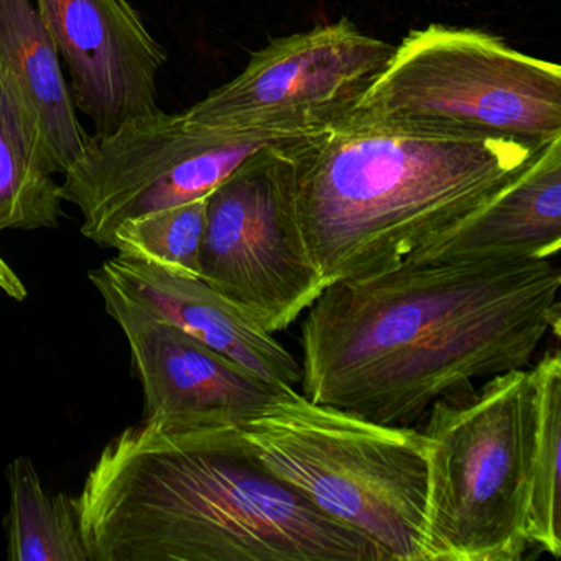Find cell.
<instances>
[{"label":"cell","mask_w":561,"mask_h":561,"mask_svg":"<svg viewBox=\"0 0 561 561\" xmlns=\"http://www.w3.org/2000/svg\"><path fill=\"white\" fill-rule=\"evenodd\" d=\"M554 259L410 264L324 287L301 323V396L407 426L560 337Z\"/></svg>","instance_id":"cell-1"},{"label":"cell","mask_w":561,"mask_h":561,"mask_svg":"<svg viewBox=\"0 0 561 561\" xmlns=\"http://www.w3.org/2000/svg\"><path fill=\"white\" fill-rule=\"evenodd\" d=\"M73 504L90 561H390L268 471L239 426H127Z\"/></svg>","instance_id":"cell-2"},{"label":"cell","mask_w":561,"mask_h":561,"mask_svg":"<svg viewBox=\"0 0 561 561\" xmlns=\"http://www.w3.org/2000/svg\"><path fill=\"white\" fill-rule=\"evenodd\" d=\"M548 142L344 114L285 144L305 248L327 287L396 267L481 211Z\"/></svg>","instance_id":"cell-3"},{"label":"cell","mask_w":561,"mask_h":561,"mask_svg":"<svg viewBox=\"0 0 561 561\" xmlns=\"http://www.w3.org/2000/svg\"><path fill=\"white\" fill-rule=\"evenodd\" d=\"M239 428L268 471L390 561H428L433 443L425 433L317 405L295 389Z\"/></svg>","instance_id":"cell-4"},{"label":"cell","mask_w":561,"mask_h":561,"mask_svg":"<svg viewBox=\"0 0 561 561\" xmlns=\"http://www.w3.org/2000/svg\"><path fill=\"white\" fill-rule=\"evenodd\" d=\"M535 430L537 390L528 367L430 407L423 430L433 443L428 561L524 558Z\"/></svg>","instance_id":"cell-5"},{"label":"cell","mask_w":561,"mask_h":561,"mask_svg":"<svg viewBox=\"0 0 561 561\" xmlns=\"http://www.w3.org/2000/svg\"><path fill=\"white\" fill-rule=\"evenodd\" d=\"M347 116L548 142L561 137V68L478 28L432 24L393 48Z\"/></svg>","instance_id":"cell-6"},{"label":"cell","mask_w":561,"mask_h":561,"mask_svg":"<svg viewBox=\"0 0 561 561\" xmlns=\"http://www.w3.org/2000/svg\"><path fill=\"white\" fill-rule=\"evenodd\" d=\"M285 144L262 147L209 193L199 252V278L271 334L327 287L298 228Z\"/></svg>","instance_id":"cell-7"},{"label":"cell","mask_w":561,"mask_h":561,"mask_svg":"<svg viewBox=\"0 0 561 561\" xmlns=\"http://www.w3.org/2000/svg\"><path fill=\"white\" fill-rule=\"evenodd\" d=\"M396 45L341 19L275 38L244 70L193 104L218 130L294 140L343 117L379 77Z\"/></svg>","instance_id":"cell-8"},{"label":"cell","mask_w":561,"mask_h":561,"mask_svg":"<svg viewBox=\"0 0 561 561\" xmlns=\"http://www.w3.org/2000/svg\"><path fill=\"white\" fill-rule=\"evenodd\" d=\"M106 313L129 344L142 386L144 419L176 426H242L294 389L278 387L107 287Z\"/></svg>","instance_id":"cell-9"},{"label":"cell","mask_w":561,"mask_h":561,"mask_svg":"<svg viewBox=\"0 0 561 561\" xmlns=\"http://www.w3.org/2000/svg\"><path fill=\"white\" fill-rule=\"evenodd\" d=\"M35 8L94 136L160 110L159 75L169 54L130 0H35Z\"/></svg>","instance_id":"cell-10"},{"label":"cell","mask_w":561,"mask_h":561,"mask_svg":"<svg viewBox=\"0 0 561 561\" xmlns=\"http://www.w3.org/2000/svg\"><path fill=\"white\" fill-rule=\"evenodd\" d=\"M88 277L94 288L117 291L267 382L294 389L300 382V364L274 334L255 327L202 278L176 277L121 254Z\"/></svg>","instance_id":"cell-11"},{"label":"cell","mask_w":561,"mask_h":561,"mask_svg":"<svg viewBox=\"0 0 561 561\" xmlns=\"http://www.w3.org/2000/svg\"><path fill=\"white\" fill-rule=\"evenodd\" d=\"M561 248V137L481 211L407 259L410 264L543 261Z\"/></svg>","instance_id":"cell-12"},{"label":"cell","mask_w":561,"mask_h":561,"mask_svg":"<svg viewBox=\"0 0 561 561\" xmlns=\"http://www.w3.org/2000/svg\"><path fill=\"white\" fill-rule=\"evenodd\" d=\"M0 67L34 107L55 172L64 175L90 144L61 70V58L32 0H0Z\"/></svg>","instance_id":"cell-13"},{"label":"cell","mask_w":561,"mask_h":561,"mask_svg":"<svg viewBox=\"0 0 561 561\" xmlns=\"http://www.w3.org/2000/svg\"><path fill=\"white\" fill-rule=\"evenodd\" d=\"M34 107L0 67V232L57 228L61 186Z\"/></svg>","instance_id":"cell-14"},{"label":"cell","mask_w":561,"mask_h":561,"mask_svg":"<svg viewBox=\"0 0 561 561\" xmlns=\"http://www.w3.org/2000/svg\"><path fill=\"white\" fill-rule=\"evenodd\" d=\"M9 512L5 517L11 561H90L73 497L45 489L32 459L19 456L5 471Z\"/></svg>","instance_id":"cell-15"},{"label":"cell","mask_w":561,"mask_h":561,"mask_svg":"<svg viewBox=\"0 0 561 561\" xmlns=\"http://www.w3.org/2000/svg\"><path fill=\"white\" fill-rule=\"evenodd\" d=\"M537 390V430L531 453L527 535L551 557L561 554V359L560 351L543 354L531 367Z\"/></svg>","instance_id":"cell-16"},{"label":"cell","mask_w":561,"mask_h":561,"mask_svg":"<svg viewBox=\"0 0 561 561\" xmlns=\"http://www.w3.org/2000/svg\"><path fill=\"white\" fill-rule=\"evenodd\" d=\"M206 205L208 196L124 219L107 248L167 274L199 278Z\"/></svg>","instance_id":"cell-17"},{"label":"cell","mask_w":561,"mask_h":561,"mask_svg":"<svg viewBox=\"0 0 561 561\" xmlns=\"http://www.w3.org/2000/svg\"><path fill=\"white\" fill-rule=\"evenodd\" d=\"M0 290L15 301H24L28 295L24 280L19 277L12 265L2 257V254H0Z\"/></svg>","instance_id":"cell-18"}]
</instances>
